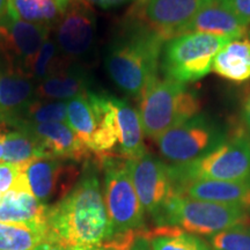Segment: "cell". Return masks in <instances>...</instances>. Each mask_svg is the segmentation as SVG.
<instances>
[{
  "mask_svg": "<svg viewBox=\"0 0 250 250\" xmlns=\"http://www.w3.org/2000/svg\"><path fill=\"white\" fill-rule=\"evenodd\" d=\"M43 234V228L0 223V250H35Z\"/></svg>",
  "mask_w": 250,
  "mask_h": 250,
  "instance_id": "25",
  "label": "cell"
},
{
  "mask_svg": "<svg viewBox=\"0 0 250 250\" xmlns=\"http://www.w3.org/2000/svg\"><path fill=\"white\" fill-rule=\"evenodd\" d=\"M212 250H250V226L241 225L210 236Z\"/></svg>",
  "mask_w": 250,
  "mask_h": 250,
  "instance_id": "27",
  "label": "cell"
},
{
  "mask_svg": "<svg viewBox=\"0 0 250 250\" xmlns=\"http://www.w3.org/2000/svg\"><path fill=\"white\" fill-rule=\"evenodd\" d=\"M12 127L6 123H0V161L2 160V154H4V140L6 134Z\"/></svg>",
  "mask_w": 250,
  "mask_h": 250,
  "instance_id": "34",
  "label": "cell"
},
{
  "mask_svg": "<svg viewBox=\"0 0 250 250\" xmlns=\"http://www.w3.org/2000/svg\"><path fill=\"white\" fill-rule=\"evenodd\" d=\"M137 235H138V233L136 232H129L121 234V235H116L114 245L109 250H130Z\"/></svg>",
  "mask_w": 250,
  "mask_h": 250,
  "instance_id": "30",
  "label": "cell"
},
{
  "mask_svg": "<svg viewBox=\"0 0 250 250\" xmlns=\"http://www.w3.org/2000/svg\"><path fill=\"white\" fill-rule=\"evenodd\" d=\"M126 165L144 211L156 220L168 201L176 193L169 166L148 152L126 160Z\"/></svg>",
  "mask_w": 250,
  "mask_h": 250,
  "instance_id": "11",
  "label": "cell"
},
{
  "mask_svg": "<svg viewBox=\"0 0 250 250\" xmlns=\"http://www.w3.org/2000/svg\"><path fill=\"white\" fill-rule=\"evenodd\" d=\"M86 4L89 6H98V7L102 9H111L123 6L126 2L132 1V0H83Z\"/></svg>",
  "mask_w": 250,
  "mask_h": 250,
  "instance_id": "31",
  "label": "cell"
},
{
  "mask_svg": "<svg viewBox=\"0 0 250 250\" xmlns=\"http://www.w3.org/2000/svg\"><path fill=\"white\" fill-rule=\"evenodd\" d=\"M130 250H152L151 241H149L148 237L145 236V234L142 232L138 233V235L136 236L134 241L131 246Z\"/></svg>",
  "mask_w": 250,
  "mask_h": 250,
  "instance_id": "32",
  "label": "cell"
},
{
  "mask_svg": "<svg viewBox=\"0 0 250 250\" xmlns=\"http://www.w3.org/2000/svg\"><path fill=\"white\" fill-rule=\"evenodd\" d=\"M227 138L224 126L213 118L198 114L166 131L155 143L165 159L173 166H180L208 154Z\"/></svg>",
  "mask_w": 250,
  "mask_h": 250,
  "instance_id": "9",
  "label": "cell"
},
{
  "mask_svg": "<svg viewBox=\"0 0 250 250\" xmlns=\"http://www.w3.org/2000/svg\"><path fill=\"white\" fill-rule=\"evenodd\" d=\"M41 158H48L40 140L23 127L8 131L4 140L2 160L24 170L27 166Z\"/></svg>",
  "mask_w": 250,
  "mask_h": 250,
  "instance_id": "22",
  "label": "cell"
},
{
  "mask_svg": "<svg viewBox=\"0 0 250 250\" xmlns=\"http://www.w3.org/2000/svg\"><path fill=\"white\" fill-rule=\"evenodd\" d=\"M59 54L68 62L85 65L96 46V17L83 0H70L66 11L52 29Z\"/></svg>",
  "mask_w": 250,
  "mask_h": 250,
  "instance_id": "10",
  "label": "cell"
},
{
  "mask_svg": "<svg viewBox=\"0 0 250 250\" xmlns=\"http://www.w3.org/2000/svg\"><path fill=\"white\" fill-rule=\"evenodd\" d=\"M139 101L138 112L144 134L154 140L202 110V101L195 90L167 79H156Z\"/></svg>",
  "mask_w": 250,
  "mask_h": 250,
  "instance_id": "4",
  "label": "cell"
},
{
  "mask_svg": "<svg viewBox=\"0 0 250 250\" xmlns=\"http://www.w3.org/2000/svg\"><path fill=\"white\" fill-rule=\"evenodd\" d=\"M179 195L192 199L236 206L250 211V180L247 181H188L175 187Z\"/></svg>",
  "mask_w": 250,
  "mask_h": 250,
  "instance_id": "17",
  "label": "cell"
},
{
  "mask_svg": "<svg viewBox=\"0 0 250 250\" xmlns=\"http://www.w3.org/2000/svg\"><path fill=\"white\" fill-rule=\"evenodd\" d=\"M67 101H51L36 99L12 123V127L23 124H43L66 122Z\"/></svg>",
  "mask_w": 250,
  "mask_h": 250,
  "instance_id": "24",
  "label": "cell"
},
{
  "mask_svg": "<svg viewBox=\"0 0 250 250\" xmlns=\"http://www.w3.org/2000/svg\"><path fill=\"white\" fill-rule=\"evenodd\" d=\"M249 27L250 24L236 17L218 0H212L183 27L180 35L203 33L239 40L248 34Z\"/></svg>",
  "mask_w": 250,
  "mask_h": 250,
  "instance_id": "18",
  "label": "cell"
},
{
  "mask_svg": "<svg viewBox=\"0 0 250 250\" xmlns=\"http://www.w3.org/2000/svg\"><path fill=\"white\" fill-rule=\"evenodd\" d=\"M64 59L65 58L59 54L57 43L51 33V35L45 40L42 48L40 49L39 54L34 61L33 68H31V78L35 81L36 85L43 79H45L46 77H49L62 64Z\"/></svg>",
  "mask_w": 250,
  "mask_h": 250,
  "instance_id": "26",
  "label": "cell"
},
{
  "mask_svg": "<svg viewBox=\"0 0 250 250\" xmlns=\"http://www.w3.org/2000/svg\"><path fill=\"white\" fill-rule=\"evenodd\" d=\"M18 127L29 130L40 140L48 158H59L85 164L94 156L66 122L23 124Z\"/></svg>",
  "mask_w": 250,
  "mask_h": 250,
  "instance_id": "14",
  "label": "cell"
},
{
  "mask_svg": "<svg viewBox=\"0 0 250 250\" xmlns=\"http://www.w3.org/2000/svg\"><path fill=\"white\" fill-rule=\"evenodd\" d=\"M8 17V0H0V22Z\"/></svg>",
  "mask_w": 250,
  "mask_h": 250,
  "instance_id": "35",
  "label": "cell"
},
{
  "mask_svg": "<svg viewBox=\"0 0 250 250\" xmlns=\"http://www.w3.org/2000/svg\"><path fill=\"white\" fill-rule=\"evenodd\" d=\"M143 233L151 241L152 250H212L201 237L170 225H161L154 230Z\"/></svg>",
  "mask_w": 250,
  "mask_h": 250,
  "instance_id": "23",
  "label": "cell"
},
{
  "mask_svg": "<svg viewBox=\"0 0 250 250\" xmlns=\"http://www.w3.org/2000/svg\"><path fill=\"white\" fill-rule=\"evenodd\" d=\"M21 171L23 170L17 166L0 161V202L14 186Z\"/></svg>",
  "mask_w": 250,
  "mask_h": 250,
  "instance_id": "28",
  "label": "cell"
},
{
  "mask_svg": "<svg viewBox=\"0 0 250 250\" xmlns=\"http://www.w3.org/2000/svg\"><path fill=\"white\" fill-rule=\"evenodd\" d=\"M103 198L115 235L139 233L145 225V211L134 190L126 160L108 156L101 162Z\"/></svg>",
  "mask_w": 250,
  "mask_h": 250,
  "instance_id": "8",
  "label": "cell"
},
{
  "mask_svg": "<svg viewBox=\"0 0 250 250\" xmlns=\"http://www.w3.org/2000/svg\"><path fill=\"white\" fill-rule=\"evenodd\" d=\"M112 103L116 109L118 132V153L120 158L131 160L145 154L144 131L140 122L139 112L126 100L111 96Z\"/></svg>",
  "mask_w": 250,
  "mask_h": 250,
  "instance_id": "19",
  "label": "cell"
},
{
  "mask_svg": "<svg viewBox=\"0 0 250 250\" xmlns=\"http://www.w3.org/2000/svg\"><path fill=\"white\" fill-rule=\"evenodd\" d=\"M242 121H243V124H245L246 129L248 130V132L250 133V94L247 96L245 102H243Z\"/></svg>",
  "mask_w": 250,
  "mask_h": 250,
  "instance_id": "33",
  "label": "cell"
},
{
  "mask_svg": "<svg viewBox=\"0 0 250 250\" xmlns=\"http://www.w3.org/2000/svg\"><path fill=\"white\" fill-rule=\"evenodd\" d=\"M99 160L83 164L66 195L46 208L43 241L35 250H109L116 235L104 204Z\"/></svg>",
  "mask_w": 250,
  "mask_h": 250,
  "instance_id": "1",
  "label": "cell"
},
{
  "mask_svg": "<svg viewBox=\"0 0 250 250\" xmlns=\"http://www.w3.org/2000/svg\"><path fill=\"white\" fill-rule=\"evenodd\" d=\"M167 42L137 15H130L109 41L104 67L115 86L140 98L158 79L162 48Z\"/></svg>",
  "mask_w": 250,
  "mask_h": 250,
  "instance_id": "2",
  "label": "cell"
},
{
  "mask_svg": "<svg viewBox=\"0 0 250 250\" xmlns=\"http://www.w3.org/2000/svg\"><path fill=\"white\" fill-rule=\"evenodd\" d=\"M46 208L33 195L23 170L0 202V223L43 228Z\"/></svg>",
  "mask_w": 250,
  "mask_h": 250,
  "instance_id": "15",
  "label": "cell"
},
{
  "mask_svg": "<svg viewBox=\"0 0 250 250\" xmlns=\"http://www.w3.org/2000/svg\"><path fill=\"white\" fill-rule=\"evenodd\" d=\"M229 37L189 33L168 40L162 48L160 70L164 79L175 83H195L212 71L213 59Z\"/></svg>",
  "mask_w": 250,
  "mask_h": 250,
  "instance_id": "5",
  "label": "cell"
},
{
  "mask_svg": "<svg viewBox=\"0 0 250 250\" xmlns=\"http://www.w3.org/2000/svg\"><path fill=\"white\" fill-rule=\"evenodd\" d=\"M248 35H249V37H248V39L250 40V27H249V31H248Z\"/></svg>",
  "mask_w": 250,
  "mask_h": 250,
  "instance_id": "36",
  "label": "cell"
},
{
  "mask_svg": "<svg viewBox=\"0 0 250 250\" xmlns=\"http://www.w3.org/2000/svg\"><path fill=\"white\" fill-rule=\"evenodd\" d=\"M76 164L59 158H41L28 165L24 174L37 201L49 206L66 195L80 176Z\"/></svg>",
  "mask_w": 250,
  "mask_h": 250,
  "instance_id": "12",
  "label": "cell"
},
{
  "mask_svg": "<svg viewBox=\"0 0 250 250\" xmlns=\"http://www.w3.org/2000/svg\"><path fill=\"white\" fill-rule=\"evenodd\" d=\"M159 226L170 225L193 235L212 236L228 228L248 225L247 211L236 206L199 201L175 193L156 219Z\"/></svg>",
  "mask_w": 250,
  "mask_h": 250,
  "instance_id": "6",
  "label": "cell"
},
{
  "mask_svg": "<svg viewBox=\"0 0 250 250\" xmlns=\"http://www.w3.org/2000/svg\"><path fill=\"white\" fill-rule=\"evenodd\" d=\"M92 76L83 64L64 59L56 70L36 86V99L68 101L92 88Z\"/></svg>",
  "mask_w": 250,
  "mask_h": 250,
  "instance_id": "16",
  "label": "cell"
},
{
  "mask_svg": "<svg viewBox=\"0 0 250 250\" xmlns=\"http://www.w3.org/2000/svg\"><path fill=\"white\" fill-rule=\"evenodd\" d=\"M212 0H142L136 14L166 41L180 35L183 27Z\"/></svg>",
  "mask_w": 250,
  "mask_h": 250,
  "instance_id": "13",
  "label": "cell"
},
{
  "mask_svg": "<svg viewBox=\"0 0 250 250\" xmlns=\"http://www.w3.org/2000/svg\"><path fill=\"white\" fill-rule=\"evenodd\" d=\"M212 71L234 83L250 80V40L243 37L227 43L214 57Z\"/></svg>",
  "mask_w": 250,
  "mask_h": 250,
  "instance_id": "20",
  "label": "cell"
},
{
  "mask_svg": "<svg viewBox=\"0 0 250 250\" xmlns=\"http://www.w3.org/2000/svg\"><path fill=\"white\" fill-rule=\"evenodd\" d=\"M68 2L70 0H8V13L13 19L54 29Z\"/></svg>",
  "mask_w": 250,
  "mask_h": 250,
  "instance_id": "21",
  "label": "cell"
},
{
  "mask_svg": "<svg viewBox=\"0 0 250 250\" xmlns=\"http://www.w3.org/2000/svg\"><path fill=\"white\" fill-rule=\"evenodd\" d=\"M66 123L96 158H107L118 147L116 109L111 95L90 89L67 101Z\"/></svg>",
  "mask_w": 250,
  "mask_h": 250,
  "instance_id": "3",
  "label": "cell"
},
{
  "mask_svg": "<svg viewBox=\"0 0 250 250\" xmlns=\"http://www.w3.org/2000/svg\"><path fill=\"white\" fill-rule=\"evenodd\" d=\"M169 169L175 187L188 181L250 180V136L236 133L208 154Z\"/></svg>",
  "mask_w": 250,
  "mask_h": 250,
  "instance_id": "7",
  "label": "cell"
},
{
  "mask_svg": "<svg viewBox=\"0 0 250 250\" xmlns=\"http://www.w3.org/2000/svg\"><path fill=\"white\" fill-rule=\"evenodd\" d=\"M236 17L250 24V0H218Z\"/></svg>",
  "mask_w": 250,
  "mask_h": 250,
  "instance_id": "29",
  "label": "cell"
}]
</instances>
